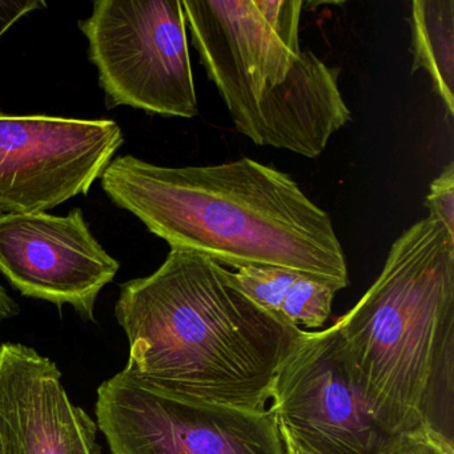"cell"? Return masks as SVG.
<instances>
[{
	"mask_svg": "<svg viewBox=\"0 0 454 454\" xmlns=\"http://www.w3.org/2000/svg\"><path fill=\"white\" fill-rule=\"evenodd\" d=\"M115 317L132 379L185 403L247 411L268 409L305 332L254 304L227 268L180 249L150 276L121 284Z\"/></svg>",
	"mask_w": 454,
	"mask_h": 454,
	"instance_id": "1",
	"label": "cell"
},
{
	"mask_svg": "<svg viewBox=\"0 0 454 454\" xmlns=\"http://www.w3.org/2000/svg\"><path fill=\"white\" fill-rule=\"evenodd\" d=\"M95 414L111 454H286L270 408L247 411L185 403L123 371L98 387Z\"/></svg>",
	"mask_w": 454,
	"mask_h": 454,
	"instance_id": "6",
	"label": "cell"
},
{
	"mask_svg": "<svg viewBox=\"0 0 454 454\" xmlns=\"http://www.w3.org/2000/svg\"><path fill=\"white\" fill-rule=\"evenodd\" d=\"M75 409L54 361L28 345H0V440L4 454H71Z\"/></svg>",
	"mask_w": 454,
	"mask_h": 454,
	"instance_id": "10",
	"label": "cell"
},
{
	"mask_svg": "<svg viewBox=\"0 0 454 454\" xmlns=\"http://www.w3.org/2000/svg\"><path fill=\"white\" fill-rule=\"evenodd\" d=\"M18 310H20V308H18L17 302L0 284V315L9 320V318L17 315Z\"/></svg>",
	"mask_w": 454,
	"mask_h": 454,
	"instance_id": "17",
	"label": "cell"
},
{
	"mask_svg": "<svg viewBox=\"0 0 454 454\" xmlns=\"http://www.w3.org/2000/svg\"><path fill=\"white\" fill-rule=\"evenodd\" d=\"M232 278L254 304L292 328L323 326L339 292L325 281L278 267L236 268Z\"/></svg>",
	"mask_w": 454,
	"mask_h": 454,
	"instance_id": "11",
	"label": "cell"
},
{
	"mask_svg": "<svg viewBox=\"0 0 454 454\" xmlns=\"http://www.w3.org/2000/svg\"><path fill=\"white\" fill-rule=\"evenodd\" d=\"M108 108L198 116L187 23L180 0H97L79 22Z\"/></svg>",
	"mask_w": 454,
	"mask_h": 454,
	"instance_id": "5",
	"label": "cell"
},
{
	"mask_svg": "<svg viewBox=\"0 0 454 454\" xmlns=\"http://www.w3.org/2000/svg\"><path fill=\"white\" fill-rule=\"evenodd\" d=\"M0 454H4V443H2V440H0Z\"/></svg>",
	"mask_w": 454,
	"mask_h": 454,
	"instance_id": "19",
	"label": "cell"
},
{
	"mask_svg": "<svg viewBox=\"0 0 454 454\" xmlns=\"http://www.w3.org/2000/svg\"><path fill=\"white\" fill-rule=\"evenodd\" d=\"M281 434H283L284 443H286V454H312L310 451L305 450L302 446H300L283 427H281Z\"/></svg>",
	"mask_w": 454,
	"mask_h": 454,
	"instance_id": "18",
	"label": "cell"
},
{
	"mask_svg": "<svg viewBox=\"0 0 454 454\" xmlns=\"http://www.w3.org/2000/svg\"><path fill=\"white\" fill-rule=\"evenodd\" d=\"M411 73L427 71L435 94L454 115V0H414L411 14Z\"/></svg>",
	"mask_w": 454,
	"mask_h": 454,
	"instance_id": "12",
	"label": "cell"
},
{
	"mask_svg": "<svg viewBox=\"0 0 454 454\" xmlns=\"http://www.w3.org/2000/svg\"><path fill=\"white\" fill-rule=\"evenodd\" d=\"M106 195L171 249L217 264L278 267L349 286L347 257L328 212L286 172L248 158L216 166H156L132 155L111 161Z\"/></svg>",
	"mask_w": 454,
	"mask_h": 454,
	"instance_id": "2",
	"label": "cell"
},
{
	"mask_svg": "<svg viewBox=\"0 0 454 454\" xmlns=\"http://www.w3.org/2000/svg\"><path fill=\"white\" fill-rule=\"evenodd\" d=\"M119 268L92 235L81 208L67 216L0 215V273L23 296L70 305L84 320L94 321L98 297Z\"/></svg>",
	"mask_w": 454,
	"mask_h": 454,
	"instance_id": "9",
	"label": "cell"
},
{
	"mask_svg": "<svg viewBox=\"0 0 454 454\" xmlns=\"http://www.w3.org/2000/svg\"><path fill=\"white\" fill-rule=\"evenodd\" d=\"M123 142L108 119L0 113V215L41 214L87 195Z\"/></svg>",
	"mask_w": 454,
	"mask_h": 454,
	"instance_id": "7",
	"label": "cell"
},
{
	"mask_svg": "<svg viewBox=\"0 0 454 454\" xmlns=\"http://www.w3.org/2000/svg\"><path fill=\"white\" fill-rule=\"evenodd\" d=\"M4 321H6V318H4V316L0 315V324L4 323Z\"/></svg>",
	"mask_w": 454,
	"mask_h": 454,
	"instance_id": "20",
	"label": "cell"
},
{
	"mask_svg": "<svg viewBox=\"0 0 454 454\" xmlns=\"http://www.w3.org/2000/svg\"><path fill=\"white\" fill-rule=\"evenodd\" d=\"M185 23L236 129L315 159L352 113L340 70L300 44L301 0H183Z\"/></svg>",
	"mask_w": 454,
	"mask_h": 454,
	"instance_id": "4",
	"label": "cell"
},
{
	"mask_svg": "<svg viewBox=\"0 0 454 454\" xmlns=\"http://www.w3.org/2000/svg\"><path fill=\"white\" fill-rule=\"evenodd\" d=\"M76 433L71 454H102V446L98 442L97 422L81 406H76Z\"/></svg>",
	"mask_w": 454,
	"mask_h": 454,
	"instance_id": "15",
	"label": "cell"
},
{
	"mask_svg": "<svg viewBox=\"0 0 454 454\" xmlns=\"http://www.w3.org/2000/svg\"><path fill=\"white\" fill-rule=\"evenodd\" d=\"M425 206L430 219L441 223L454 235V163H449L430 184Z\"/></svg>",
	"mask_w": 454,
	"mask_h": 454,
	"instance_id": "14",
	"label": "cell"
},
{
	"mask_svg": "<svg viewBox=\"0 0 454 454\" xmlns=\"http://www.w3.org/2000/svg\"><path fill=\"white\" fill-rule=\"evenodd\" d=\"M270 401L280 427L312 454H379L390 437L353 380L336 324L304 332Z\"/></svg>",
	"mask_w": 454,
	"mask_h": 454,
	"instance_id": "8",
	"label": "cell"
},
{
	"mask_svg": "<svg viewBox=\"0 0 454 454\" xmlns=\"http://www.w3.org/2000/svg\"><path fill=\"white\" fill-rule=\"evenodd\" d=\"M453 440L429 427L390 435L379 454H454Z\"/></svg>",
	"mask_w": 454,
	"mask_h": 454,
	"instance_id": "13",
	"label": "cell"
},
{
	"mask_svg": "<svg viewBox=\"0 0 454 454\" xmlns=\"http://www.w3.org/2000/svg\"><path fill=\"white\" fill-rule=\"evenodd\" d=\"M334 324L385 433L429 427L453 440L454 235L429 216L411 225L371 288Z\"/></svg>",
	"mask_w": 454,
	"mask_h": 454,
	"instance_id": "3",
	"label": "cell"
},
{
	"mask_svg": "<svg viewBox=\"0 0 454 454\" xmlns=\"http://www.w3.org/2000/svg\"><path fill=\"white\" fill-rule=\"evenodd\" d=\"M46 7L43 0H0V36L20 18Z\"/></svg>",
	"mask_w": 454,
	"mask_h": 454,
	"instance_id": "16",
	"label": "cell"
}]
</instances>
